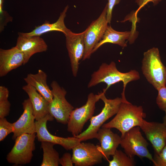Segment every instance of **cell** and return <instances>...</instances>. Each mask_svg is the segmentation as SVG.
I'll use <instances>...</instances> for the list:
<instances>
[{
	"mask_svg": "<svg viewBox=\"0 0 166 166\" xmlns=\"http://www.w3.org/2000/svg\"><path fill=\"white\" fill-rule=\"evenodd\" d=\"M9 92L8 89L3 86H0V101L8 100Z\"/></svg>",
	"mask_w": 166,
	"mask_h": 166,
	"instance_id": "4dcf8cb0",
	"label": "cell"
},
{
	"mask_svg": "<svg viewBox=\"0 0 166 166\" xmlns=\"http://www.w3.org/2000/svg\"><path fill=\"white\" fill-rule=\"evenodd\" d=\"M4 0H0V13L3 11L2 8Z\"/></svg>",
	"mask_w": 166,
	"mask_h": 166,
	"instance_id": "1f68e13d",
	"label": "cell"
},
{
	"mask_svg": "<svg viewBox=\"0 0 166 166\" xmlns=\"http://www.w3.org/2000/svg\"><path fill=\"white\" fill-rule=\"evenodd\" d=\"M102 92L98 94L89 93L86 103L80 108L73 109L70 113L67 123V130L73 136L82 132L84 125L93 117L96 103L100 99Z\"/></svg>",
	"mask_w": 166,
	"mask_h": 166,
	"instance_id": "5b68a950",
	"label": "cell"
},
{
	"mask_svg": "<svg viewBox=\"0 0 166 166\" xmlns=\"http://www.w3.org/2000/svg\"><path fill=\"white\" fill-rule=\"evenodd\" d=\"M95 138L101 144L100 148L103 158L108 160L115 153L121 142V136L113 132L110 128L101 127L98 131Z\"/></svg>",
	"mask_w": 166,
	"mask_h": 166,
	"instance_id": "e0dca14e",
	"label": "cell"
},
{
	"mask_svg": "<svg viewBox=\"0 0 166 166\" xmlns=\"http://www.w3.org/2000/svg\"><path fill=\"white\" fill-rule=\"evenodd\" d=\"M140 78L139 73L135 70H132L127 73H122L117 69L116 64L114 61H111L109 64L103 63L98 69L91 75L88 87L91 88L99 83H104L106 84L107 87L103 91L106 92L111 85L122 81L123 89L121 94V97H124L127 85L130 82L138 80Z\"/></svg>",
	"mask_w": 166,
	"mask_h": 166,
	"instance_id": "6da1fadb",
	"label": "cell"
},
{
	"mask_svg": "<svg viewBox=\"0 0 166 166\" xmlns=\"http://www.w3.org/2000/svg\"><path fill=\"white\" fill-rule=\"evenodd\" d=\"M68 8L69 6L67 5L61 13L56 22L51 23L48 21H46L42 25L35 27L34 29L30 32L22 33L24 35L28 36H40L42 34L49 32L57 31L61 32L64 35L65 34L70 30L66 27L64 23V19Z\"/></svg>",
	"mask_w": 166,
	"mask_h": 166,
	"instance_id": "44dd1931",
	"label": "cell"
},
{
	"mask_svg": "<svg viewBox=\"0 0 166 166\" xmlns=\"http://www.w3.org/2000/svg\"><path fill=\"white\" fill-rule=\"evenodd\" d=\"M13 124L5 118H0V141L3 140L8 134L13 132Z\"/></svg>",
	"mask_w": 166,
	"mask_h": 166,
	"instance_id": "cb8c5ba5",
	"label": "cell"
},
{
	"mask_svg": "<svg viewBox=\"0 0 166 166\" xmlns=\"http://www.w3.org/2000/svg\"><path fill=\"white\" fill-rule=\"evenodd\" d=\"M47 75L41 69L36 74L29 73L24 78L27 84L34 87L48 102L53 99V95L47 83Z\"/></svg>",
	"mask_w": 166,
	"mask_h": 166,
	"instance_id": "ffe728a7",
	"label": "cell"
},
{
	"mask_svg": "<svg viewBox=\"0 0 166 166\" xmlns=\"http://www.w3.org/2000/svg\"><path fill=\"white\" fill-rule=\"evenodd\" d=\"M16 46L23 54L25 61L24 65L29 61L34 54L45 52L48 45L44 39L40 36H28L19 33Z\"/></svg>",
	"mask_w": 166,
	"mask_h": 166,
	"instance_id": "5bb4252c",
	"label": "cell"
},
{
	"mask_svg": "<svg viewBox=\"0 0 166 166\" xmlns=\"http://www.w3.org/2000/svg\"><path fill=\"white\" fill-rule=\"evenodd\" d=\"M24 61L23 54L16 46L7 49H0V77H4L12 70L24 65Z\"/></svg>",
	"mask_w": 166,
	"mask_h": 166,
	"instance_id": "2e32d148",
	"label": "cell"
},
{
	"mask_svg": "<svg viewBox=\"0 0 166 166\" xmlns=\"http://www.w3.org/2000/svg\"><path fill=\"white\" fill-rule=\"evenodd\" d=\"M55 144L46 141L41 142L43 157L41 166H58L60 157L58 152L54 148Z\"/></svg>",
	"mask_w": 166,
	"mask_h": 166,
	"instance_id": "7402d4cb",
	"label": "cell"
},
{
	"mask_svg": "<svg viewBox=\"0 0 166 166\" xmlns=\"http://www.w3.org/2000/svg\"><path fill=\"white\" fill-rule=\"evenodd\" d=\"M10 106L8 100L0 101V118L5 117L8 115Z\"/></svg>",
	"mask_w": 166,
	"mask_h": 166,
	"instance_id": "4316f807",
	"label": "cell"
},
{
	"mask_svg": "<svg viewBox=\"0 0 166 166\" xmlns=\"http://www.w3.org/2000/svg\"><path fill=\"white\" fill-rule=\"evenodd\" d=\"M84 31L79 33H75L70 30L65 35L72 73L74 77H76L77 75L79 62L82 59L84 54Z\"/></svg>",
	"mask_w": 166,
	"mask_h": 166,
	"instance_id": "7c38bea8",
	"label": "cell"
},
{
	"mask_svg": "<svg viewBox=\"0 0 166 166\" xmlns=\"http://www.w3.org/2000/svg\"><path fill=\"white\" fill-rule=\"evenodd\" d=\"M141 69L147 81L157 90L166 84V68L162 62L158 48L144 53Z\"/></svg>",
	"mask_w": 166,
	"mask_h": 166,
	"instance_id": "3957f363",
	"label": "cell"
},
{
	"mask_svg": "<svg viewBox=\"0 0 166 166\" xmlns=\"http://www.w3.org/2000/svg\"><path fill=\"white\" fill-rule=\"evenodd\" d=\"M103 91L100 97L104 103L101 112L97 115L93 116L90 119V123L88 128L79 135L75 136L81 142L95 138L99 130L104 123L110 118L118 112L122 101L121 97L109 99Z\"/></svg>",
	"mask_w": 166,
	"mask_h": 166,
	"instance_id": "277c9868",
	"label": "cell"
},
{
	"mask_svg": "<svg viewBox=\"0 0 166 166\" xmlns=\"http://www.w3.org/2000/svg\"><path fill=\"white\" fill-rule=\"evenodd\" d=\"M158 94L156 103L161 110L166 112V87L165 85L160 88L157 90Z\"/></svg>",
	"mask_w": 166,
	"mask_h": 166,
	"instance_id": "d4e9b609",
	"label": "cell"
},
{
	"mask_svg": "<svg viewBox=\"0 0 166 166\" xmlns=\"http://www.w3.org/2000/svg\"><path fill=\"white\" fill-rule=\"evenodd\" d=\"M121 0H108L107 3V11L106 18L108 23L110 24L112 17V14L114 6L118 4Z\"/></svg>",
	"mask_w": 166,
	"mask_h": 166,
	"instance_id": "83f0119b",
	"label": "cell"
},
{
	"mask_svg": "<svg viewBox=\"0 0 166 166\" xmlns=\"http://www.w3.org/2000/svg\"><path fill=\"white\" fill-rule=\"evenodd\" d=\"M122 99L119 109L115 117L101 127L115 128L121 132V136L133 128L140 127L146 116L142 106L133 105L126 99Z\"/></svg>",
	"mask_w": 166,
	"mask_h": 166,
	"instance_id": "7a4b0ae2",
	"label": "cell"
},
{
	"mask_svg": "<svg viewBox=\"0 0 166 166\" xmlns=\"http://www.w3.org/2000/svg\"><path fill=\"white\" fill-rule=\"evenodd\" d=\"M139 126H136L126 132L121 136L120 144L129 157L146 158L153 163V158L147 148L148 144L142 135Z\"/></svg>",
	"mask_w": 166,
	"mask_h": 166,
	"instance_id": "8992f818",
	"label": "cell"
},
{
	"mask_svg": "<svg viewBox=\"0 0 166 166\" xmlns=\"http://www.w3.org/2000/svg\"><path fill=\"white\" fill-rule=\"evenodd\" d=\"M50 85L53 97L49 102V114L57 122L66 124L74 107L66 100L65 96L67 92L63 87L60 86L55 81H53Z\"/></svg>",
	"mask_w": 166,
	"mask_h": 166,
	"instance_id": "ba28073f",
	"label": "cell"
},
{
	"mask_svg": "<svg viewBox=\"0 0 166 166\" xmlns=\"http://www.w3.org/2000/svg\"><path fill=\"white\" fill-rule=\"evenodd\" d=\"M73 163L76 166H92L102 162L103 158L100 146L81 142L72 149Z\"/></svg>",
	"mask_w": 166,
	"mask_h": 166,
	"instance_id": "30bf717a",
	"label": "cell"
},
{
	"mask_svg": "<svg viewBox=\"0 0 166 166\" xmlns=\"http://www.w3.org/2000/svg\"><path fill=\"white\" fill-rule=\"evenodd\" d=\"M162 0H136V2L139 6V8L136 10L135 14L136 16L139 11L145 5L149 2H152L154 5L157 4Z\"/></svg>",
	"mask_w": 166,
	"mask_h": 166,
	"instance_id": "f546056e",
	"label": "cell"
},
{
	"mask_svg": "<svg viewBox=\"0 0 166 166\" xmlns=\"http://www.w3.org/2000/svg\"><path fill=\"white\" fill-rule=\"evenodd\" d=\"M133 31L119 32L114 30L110 26L108 25L101 41L96 45L93 49L92 53L95 52L100 47L106 43H111L118 45L124 48L127 46L126 40H129L130 43V38L132 42L134 40L132 39V33Z\"/></svg>",
	"mask_w": 166,
	"mask_h": 166,
	"instance_id": "d6986e66",
	"label": "cell"
},
{
	"mask_svg": "<svg viewBox=\"0 0 166 166\" xmlns=\"http://www.w3.org/2000/svg\"><path fill=\"white\" fill-rule=\"evenodd\" d=\"M27 94L31 103L33 114L36 121L40 120L49 114V102L33 86L27 84L22 87Z\"/></svg>",
	"mask_w": 166,
	"mask_h": 166,
	"instance_id": "ac0fdd59",
	"label": "cell"
},
{
	"mask_svg": "<svg viewBox=\"0 0 166 166\" xmlns=\"http://www.w3.org/2000/svg\"><path fill=\"white\" fill-rule=\"evenodd\" d=\"M140 127L152 144L154 153H159L166 144V125L163 123L148 122L144 119Z\"/></svg>",
	"mask_w": 166,
	"mask_h": 166,
	"instance_id": "4fadbf2b",
	"label": "cell"
},
{
	"mask_svg": "<svg viewBox=\"0 0 166 166\" xmlns=\"http://www.w3.org/2000/svg\"><path fill=\"white\" fill-rule=\"evenodd\" d=\"M71 155L69 153H65L60 158L59 164L62 166H72L73 162Z\"/></svg>",
	"mask_w": 166,
	"mask_h": 166,
	"instance_id": "f1b7e54d",
	"label": "cell"
},
{
	"mask_svg": "<svg viewBox=\"0 0 166 166\" xmlns=\"http://www.w3.org/2000/svg\"><path fill=\"white\" fill-rule=\"evenodd\" d=\"M22 105L23 109L22 114L17 121L13 123V140H15L17 137L24 133H35V119L30 99L24 100Z\"/></svg>",
	"mask_w": 166,
	"mask_h": 166,
	"instance_id": "9a60e30c",
	"label": "cell"
},
{
	"mask_svg": "<svg viewBox=\"0 0 166 166\" xmlns=\"http://www.w3.org/2000/svg\"><path fill=\"white\" fill-rule=\"evenodd\" d=\"M36 137V133H24L17 137L13 147L7 156L8 162L16 165L30 163L33 156V152L35 149Z\"/></svg>",
	"mask_w": 166,
	"mask_h": 166,
	"instance_id": "52a82bcc",
	"label": "cell"
},
{
	"mask_svg": "<svg viewBox=\"0 0 166 166\" xmlns=\"http://www.w3.org/2000/svg\"><path fill=\"white\" fill-rule=\"evenodd\" d=\"M54 117L50 114L35 121V133L40 142H49L61 146L67 150H70L81 141L75 137H63L52 134L47 129L48 121H53Z\"/></svg>",
	"mask_w": 166,
	"mask_h": 166,
	"instance_id": "8fae6325",
	"label": "cell"
},
{
	"mask_svg": "<svg viewBox=\"0 0 166 166\" xmlns=\"http://www.w3.org/2000/svg\"><path fill=\"white\" fill-rule=\"evenodd\" d=\"M106 4L99 17L93 21L84 31L85 50L83 61L89 59L96 45L101 41L108 26Z\"/></svg>",
	"mask_w": 166,
	"mask_h": 166,
	"instance_id": "9c48e42d",
	"label": "cell"
},
{
	"mask_svg": "<svg viewBox=\"0 0 166 166\" xmlns=\"http://www.w3.org/2000/svg\"><path fill=\"white\" fill-rule=\"evenodd\" d=\"M113 156V159L109 161V166L135 165L136 162L134 158L129 157L121 150L117 149Z\"/></svg>",
	"mask_w": 166,
	"mask_h": 166,
	"instance_id": "603a6c76",
	"label": "cell"
},
{
	"mask_svg": "<svg viewBox=\"0 0 166 166\" xmlns=\"http://www.w3.org/2000/svg\"><path fill=\"white\" fill-rule=\"evenodd\" d=\"M153 164L155 166H166V144L158 154L154 153Z\"/></svg>",
	"mask_w": 166,
	"mask_h": 166,
	"instance_id": "484cf974",
	"label": "cell"
},
{
	"mask_svg": "<svg viewBox=\"0 0 166 166\" xmlns=\"http://www.w3.org/2000/svg\"><path fill=\"white\" fill-rule=\"evenodd\" d=\"M165 114L163 118V123L166 125V112H165Z\"/></svg>",
	"mask_w": 166,
	"mask_h": 166,
	"instance_id": "d6a6232c",
	"label": "cell"
}]
</instances>
